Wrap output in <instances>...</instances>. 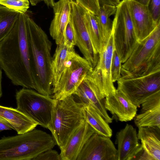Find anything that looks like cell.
<instances>
[{"mask_svg": "<svg viewBox=\"0 0 160 160\" xmlns=\"http://www.w3.org/2000/svg\"><path fill=\"white\" fill-rule=\"evenodd\" d=\"M27 14L19 13L11 30L0 41V66L14 85L34 89L29 66Z\"/></svg>", "mask_w": 160, "mask_h": 160, "instance_id": "cell-1", "label": "cell"}, {"mask_svg": "<svg viewBox=\"0 0 160 160\" xmlns=\"http://www.w3.org/2000/svg\"><path fill=\"white\" fill-rule=\"evenodd\" d=\"M30 72L34 89L50 96L52 92V43L45 32L27 14L26 20Z\"/></svg>", "mask_w": 160, "mask_h": 160, "instance_id": "cell-2", "label": "cell"}, {"mask_svg": "<svg viewBox=\"0 0 160 160\" xmlns=\"http://www.w3.org/2000/svg\"><path fill=\"white\" fill-rule=\"evenodd\" d=\"M56 144L52 136L38 129L4 137L0 139V160H33Z\"/></svg>", "mask_w": 160, "mask_h": 160, "instance_id": "cell-3", "label": "cell"}, {"mask_svg": "<svg viewBox=\"0 0 160 160\" xmlns=\"http://www.w3.org/2000/svg\"><path fill=\"white\" fill-rule=\"evenodd\" d=\"M82 106L73 95L56 100L48 129L60 148L84 120Z\"/></svg>", "mask_w": 160, "mask_h": 160, "instance_id": "cell-4", "label": "cell"}, {"mask_svg": "<svg viewBox=\"0 0 160 160\" xmlns=\"http://www.w3.org/2000/svg\"><path fill=\"white\" fill-rule=\"evenodd\" d=\"M112 31L115 49L123 63L129 57L138 42L131 15L129 0H122L116 6Z\"/></svg>", "mask_w": 160, "mask_h": 160, "instance_id": "cell-5", "label": "cell"}, {"mask_svg": "<svg viewBox=\"0 0 160 160\" xmlns=\"http://www.w3.org/2000/svg\"><path fill=\"white\" fill-rule=\"evenodd\" d=\"M16 108L38 125L48 128L56 100L32 89L23 88L16 93Z\"/></svg>", "mask_w": 160, "mask_h": 160, "instance_id": "cell-6", "label": "cell"}, {"mask_svg": "<svg viewBox=\"0 0 160 160\" xmlns=\"http://www.w3.org/2000/svg\"><path fill=\"white\" fill-rule=\"evenodd\" d=\"M93 69L84 58L74 50L70 53L57 87L52 90L53 98L62 99L73 94Z\"/></svg>", "mask_w": 160, "mask_h": 160, "instance_id": "cell-7", "label": "cell"}, {"mask_svg": "<svg viewBox=\"0 0 160 160\" xmlns=\"http://www.w3.org/2000/svg\"><path fill=\"white\" fill-rule=\"evenodd\" d=\"M117 81V89L139 107L149 96L160 90V70L139 77H121Z\"/></svg>", "mask_w": 160, "mask_h": 160, "instance_id": "cell-8", "label": "cell"}, {"mask_svg": "<svg viewBox=\"0 0 160 160\" xmlns=\"http://www.w3.org/2000/svg\"><path fill=\"white\" fill-rule=\"evenodd\" d=\"M70 1V16L75 33L76 46L93 69L98 63L99 54L94 48L85 25L84 15L87 10L78 2Z\"/></svg>", "mask_w": 160, "mask_h": 160, "instance_id": "cell-9", "label": "cell"}, {"mask_svg": "<svg viewBox=\"0 0 160 160\" xmlns=\"http://www.w3.org/2000/svg\"><path fill=\"white\" fill-rule=\"evenodd\" d=\"M160 46V22L143 39L138 41L131 55L122 65L121 77L124 76L145 63Z\"/></svg>", "mask_w": 160, "mask_h": 160, "instance_id": "cell-10", "label": "cell"}, {"mask_svg": "<svg viewBox=\"0 0 160 160\" xmlns=\"http://www.w3.org/2000/svg\"><path fill=\"white\" fill-rule=\"evenodd\" d=\"M90 74L84 79L72 95L83 106H92L108 123H112L113 119L109 116L104 106L105 97L103 92L97 81Z\"/></svg>", "mask_w": 160, "mask_h": 160, "instance_id": "cell-11", "label": "cell"}, {"mask_svg": "<svg viewBox=\"0 0 160 160\" xmlns=\"http://www.w3.org/2000/svg\"><path fill=\"white\" fill-rule=\"evenodd\" d=\"M117 149L110 138L94 133L76 160H117Z\"/></svg>", "mask_w": 160, "mask_h": 160, "instance_id": "cell-12", "label": "cell"}, {"mask_svg": "<svg viewBox=\"0 0 160 160\" xmlns=\"http://www.w3.org/2000/svg\"><path fill=\"white\" fill-rule=\"evenodd\" d=\"M115 49L114 38L112 31L110 36L105 42L101 52L99 54L98 63L92 74L101 84L105 97L114 94L116 88L111 76L112 58Z\"/></svg>", "mask_w": 160, "mask_h": 160, "instance_id": "cell-13", "label": "cell"}, {"mask_svg": "<svg viewBox=\"0 0 160 160\" xmlns=\"http://www.w3.org/2000/svg\"><path fill=\"white\" fill-rule=\"evenodd\" d=\"M94 133L93 129L84 120L60 148L61 160H76L83 146Z\"/></svg>", "mask_w": 160, "mask_h": 160, "instance_id": "cell-14", "label": "cell"}, {"mask_svg": "<svg viewBox=\"0 0 160 160\" xmlns=\"http://www.w3.org/2000/svg\"><path fill=\"white\" fill-rule=\"evenodd\" d=\"M116 142L117 160H132L143 148L139 143L136 129L128 124L117 133Z\"/></svg>", "mask_w": 160, "mask_h": 160, "instance_id": "cell-15", "label": "cell"}, {"mask_svg": "<svg viewBox=\"0 0 160 160\" xmlns=\"http://www.w3.org/2000/svg\"><path fill=\"white\" fill-rule=\"evenodd\" d=\"M129 8L138 41L148 36L157 25L153 21L148 6L129 0Z\"/></svg>", "mask_w": 160, "mask_h": 160, "instance_id": "cell-16", "label": "cell"}, {"mask_svg": "<svg viewBox=\"0 0 160 160\" xmlns=\"http://www.w3.org/2000/svg\"><path fill=\"white\" fill-rule=\"evenodd\" d=\"M104 104L106 110L116 115L121 122L130 121L137 114L138 107L118 89L114 94L105 98Z\"/></svg>", "mask_w": 160, "mask_h": 160, "instance_id": "cell-17", "label": "cell"}, {"mask_svg": "<svg viewBox=\"0 0 160 160\" xmlns=\"http://www.w3.org/2000/svg\"><path fill=\"white\" fill-rule=\"evenodd\" d=\"M140 113L133 118L138 128L157 127L160 128V90L148 97L141 104Z\"/></svg>", "mask_w": 160, "mask_h": 160, "instance_id": "cell-18", "label": "cell"}, {"mask_svg": "<svg viewBox=\"0 0 160 160\" xmlns=\"http://www.w3.org/2000/svg\"><path fill=\"white\" fill-rule=\"evenodd\" d=\"M54 17L50 26V34L57 45L63 40L64 33L69 20L71 12L70 0H59L52 7Z\"/></svg>", "mask_w": 160, "mask_h": 160, "instance_id": "cell-19", "label": "cell"}, {"mask_svg": "<svg viewBox=\"0 0 160 160\" xmlns=\"http://www.w3.org/2000/svg\"><path fill=\"white\" fill-rule=\"evenodd\" d=\"M0 116L10 124L18 134L31 131L38 125L16 108L0 105Z\"/></svg>", "mask_w": 160, "mask_h": 160, "instance_id": "cell-20", "label": "cell"}, {"mask_svg": "<svg viewBox=\"0 0 160 160\" xmlns=\"http://www.w3.org/2000/svg\"><path fill=\"white\" fill-rule=\"evenodd\" d=\"M137 135L143 149L154 160H160V128L153 127H138Z\"/></svg>", "mask_w": 160, "mask_h": 160, "instance_id": "cell-21", "label": "cell"}, {"mask_svg": "<svg viewBox=\"0 0 160 160\" xmlns=\"http://www.w3.org/2000/svg\"><path fill=\"white\" fill-rule=\"evenodd\" d=\"M74 50H75L74 48L68 47L65 44L63 40L60 43L57 45L52 62L53 77L52 90L57 87L70 54Z\"/></svg>", "mask_w": 160, "mask_h": 160, "instance_id": "cell-22", "label": "cell"}, {"mask_svg": "<svg viewBox=\"0 0 160 160\" xmlns=\"http://www.w3.org/2000/svg\"><path fill=\"white\" fill-rule=\"evenodd\" d=\"M84 119L93 129L95 133L111 138L112 134V129L102 116L92 106H83Z\"/></svg>", "mask_w": 160, "mask_h": 160, "instance_id": "cell-23", "label": "cell"}, {"mask_svg": "<svg viewBox=\"0 0 160 160\" xmlns=\"http://www.w3.org/2000/svg\"><path fill=\"white\" fill-rule=\"evenodd\" d=\"M84 19L88 32L96 52L99 54L103 48L104 42L102 35L98 16L87 10Z\"/></svg>", "mask_w": 160, "mask_h": 160, "instance_id": "cell-24", "label": "cell"}, {"mask_svg": "<svg viewBox=\"0 0 160 160\" xmlns=\"http://www.w3.org/2000/svg\"><path fill=\"white\" fill-rule=\"evenodd\" d=\"M116 6L105 4L100 8L98 15L99 26L104 43L111 33L112 21L110 17L115 14Z\"/></svg>", "mask_w": 160, "mask_h": 160, "instance_id": "cell-25", "label": "cell"}, {"mask_svg": "<svg viewBox=\"0 0 160 160\" xmlns=\"http://www.w3.org/2000/svg\"><path fill=\"white\" fill-rule=\"evenodd\" d=\"M160 70V46L159 47L151 58L141 66L121 77L135 78L146 75Z\"/></svg>", "mask_w": 160, "mask_h": 160, "instance_id": "cell-26", "label": "cell"}, {"mask_svg": "<svg viewBox=\"0 0 160 160\" xmlns=\"http://www.w3.org/2000/svg\"><path fill=\"white\" fill-rule=\"evenodd\" d=\"M19 13L0 4V41L11 30Z\"/></svg>", "mask_w": 160, "mask_h": 160, "instance_id": "cell-27", "label": "cell"}, {"mask_svg": "<svg viewBox=\"0 0 160 160\" xmlns=\"http://www.w3.org/2000/svg\"><path fill=\"white\" fill-rule=\"evenodd\" d=\"M0 4L19 13H25L29 3V0H0Z\"/></svg>", "mask_w": 160, "mask_h": 160, "instance_id": "cell-28", "label": "cell"}, {"mask_svg": "<svg viewBox=\"0 0 160 160\" xmlns=\"http://www.w3.org/2000/svg\"><path fill=\"white\" fill-rule=\"evenodd\" d=\"M122 61L117 51H113L111 65V76L112 82L117 81L121 77Z\"/></svg>", "mask_w": 160, "mask_h": 160, "instance_id": "cell-29", "label": "cell"}, {"mask_svg": "<svg viewBox=\"0 0 160 160\" xmlns=\"http://www.w3.org/2000/svg\"><path fill=\"white\" fill-rule=\"evenodd\" d=\"M63 41L69 48H74V46H76L75 33L70 16L65 29Z\"/></svg>", "mask_w": 160, "mask_h": 160, "instance_id": "cell-30", "label": "cell"}, {"mask_svg": "<svg viewBox=\"0 0 160 160\" xmlns=\"http://www.w3.org/2000/svg\"><path fill=\"white\" fill-rule=\"evenodd\" d=\"M70 0L78 2L87 10L96 15H98L100 8L98 0Z\"/></svg>", "mask_w": 160, "mask_h": 160, "instance_id": "cell-31", "label": "cell"}, {"mask_svg": "<svg viewBox=\"0 0 160 160\" xmlns=\"http://www.w3.org/2000/svg\"><path fill=\"white\" fill-rule=\"evenodd\" d=\"M148 7L153 21L157 25L160 22V0H150Z\"/></svg>", "mask_w": 160, "mask_h": 160, "instance_id": "cell-32", "label": "cell"}, {"mask_svg": "<svg viewBox=\"0 0 160 160\" xmlns=\"http://www.w3.org/2000/svg\"><path fill=\"white\" fill-rule=\"evenodd\" d=\"M33 160H61L60 154L52 149L48 150L39 154Z\"/></svg>", "mask_w": 160, "mask_h": 160, "instance_id": "cell-33", "label": "cell"}, {"mask_svg": "<svg viewBox=\"0 0 160 160\" xmlns=\"http://www.w3.org/2000/svg\"><path fill=\"white\" fill-rule=\"evenodd\" d=\"M132 160H154L153 158L149 155L143 148L137 153Z\"/></svg>", "mask_w": 160, "mask_h": 160, "instance_id": "cell-34", "label": "cell"}, {"mask_svg": "<svg viewBox=\"0 0 160 160\" xmlns=\"http://www.w3.org/2000/svg\"><path fill=\"white\" fill-rule=\"evenodd\" d=\"M13 128L5 119L0 116V132L6 130H11Z\"/></svg>", "mask_w": 160, "mask_h": 160, "instance_id": "cell-35", "label": "cell"}, {"mask_svg": "<svg viewBox=\"0 0 160 160\" xmlns=\"http://www.w3.org/2000/svg\"><path fill=\"white\" fill-rule=\"evenodd\" d=\"M98 1L100 7L105 4L116 6L121 1L120 0H98Z\"/></svg>", "mask_w": 160, "mask_h": 160, "instance_id": "cell-36", "label": "cell"}, {"mask_svg": "<svg viewBox=\"0 0 160 160\" xmlns=\"http://www.w3.org/2000/svg\"><path fill=\"white\" fill-rule=\"evenodd\" d=\"M141 4L148 6L150 0H131Z\"/></svg>", "mask_w": 160, "mask_h": 160, "instance_id": "cell-37", "label": "cell"}, {"mask_svg": "<svg viewBox=\"0 0 160 160\" xmlns=\"http://www.w3.org/2000/svg\"><path fill=\"white\" fill-rule=\"evenodd\" d=\"M48 7H52L55 3L54 0H43Z\"/></svg>", "mask_w": 160, "mask_h": 160, "instance_id": "cell-38", "label": "cell"}, {"mask_svg": "<svg viewBox=\"0 0 160 160\" xmlns=\"http://www.w3.org/2000/svg\"><path fill=\"white\" fill-rule=\"evenodd\" d=\"M2 69L0 66V98L2 95Z\"/></svg>", "mask_w": 160, "mask_h": 160, "instance_id": "cell-39", "label": "cell"}]
</instances>
